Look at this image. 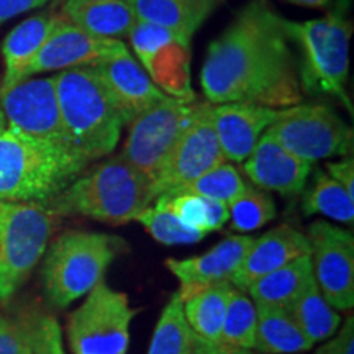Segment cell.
<instances>
[{
	"instance_id": "obj_1",
	"label": "cell",
	"mask_w": 354,
	"mask_h": 354,
	"mask_svg": "<svg viewBox=\"0 0 354 354\" xmlns=\"http://www.w3.org/2000/svg\"><path fill=\"white\" fill-rule=\"evenodd\" d=\"M202 91L210 104L299 105V68L284 19L269 0H250L228 28L210 43L201 71Z\"/></svg>"
},
{
	"instance_id": "obj_2",
	"label": "cell",
	"mask_w": 354,
	"mask_h": 354,
	"mask_svg": "<svg viewBox=\"0 0 354 354\" xmlns=\"http://www.w3.org/2000/svg\"><path fill=\"white\" fill-rule=\"evenodd\" d=\"M88 165L69 146L0 128V202L46 203Z\"/></svg>"
},
{
	"instance_id": "obj_3",
	"label": "cell",
	"mask_w": 354,
	"mask_h": 354,
	"mask_svg": "<svg viewBox=\"0 0 354 354\" xmlns=\"http://www.w3.org/2000/svg\"><path fill=\"white\" fill-rule=\"evenodd\" d=\"M153 180L133 167L120 154L79 176L46 202L59 216H86L109 225H125L154 201Z\"/></svg>"
},
{
	"instance_id": "obj_4",
	"label": "cell",
	"mask_w": 354,
	"mask_h": 354,
	"mask_svg": "<svg viewBox=\"0 0 354 354\" xmlns=\"http://www.w3.org/2000/svg\"><path fill=\"white\" fill-rule=\"evenodd\" d=\"M55 79L69 148L87 162L112 154L125 125L95 66L64 69Z\"/></svg>"
},
{
	"instance_id": "obj_5",
	"label": "cell",
	"mask_w": 354,
	"mask_h": 354,
	"mask_svg": "<svg viewBox=\"0 0 354 354\" xmlns=\"http://www.w3.org/2000/svg\"><path fill=\"white\" fill-rule=\"evenodd\" d=\"M284 28L290 43L297 44L300 50V91L310 95L336 97L353 112L346 94L351 21L344 19L342 12H336L305 21L284 19Z\"/></svg>"
},
{
	"instance_id": "obj_6",
	"label": "cell",
	"mask_w": 354,
	"mask_h": 354,
	"mask_svg": "<svg viewBox=\"0 0 354 354\" xmlns=\"http://www.w3.org/2000/svg\"><path fill=\"white\" fill-rule=\"evenodd\" d=\"M117 256L112 236L69 230L48 248L41 269L44 294L56 308H66L104 281Z\"/></svg>"
},
{
	"instance_id": "obj_7",
	"label": "cell",
	"mask_w": 354,
	"mask_h": 354,
	"mask_svg": "<svg viewBox=\"0 0 354 354\" xmlns=\"http://www.w3.org/2000/svg\"><path fill=\"white\" fill-rule=\"evenodd\" d=\"M56 215L39 202H0V302H8L46 253Z\"/></svg>"
},
{
	"instance_id": "obj_8",
	"label": "cell",
	"mask_w": 354,
	"mask_h": 354,
	"mask_svg": "<svg viewBox=\"0 0 354 354\" xmlns=\"http://www.w3.org/2000/svg\"><path fill=\"white\" fill-rule=\"evenodd\" d=\"M136 315L125 292L97 284L68 318L73 354H127L130 325Z\"/></svg>"
},
{
	"instance_id": "obj_9",
	"label": "cell",
	"mask_w": 354,
	"mask_h": 354,
	"mask_svg": "<svg viewBox=\"0 0 354 354\" xmlns=\"http://www.w3.org/2000/svg\"><path fill=\"white\" fill-rule=\"evenodd\" d=\"M287 151L315 162L318 159L348 156L353 151V130L328 105H294L266 130Z\"/></svg>"
},
{
	"instance_id": "obj_10",
	"label": "cell",
	"mask_w": 354,
	"mask_h": 354,
	"mask_svg": "<svg viewBox=\"0 0 354 354\" xmlns=\"http://www.w3.org/2000/svg\"><path fill=\"white\" fill-rule=\"evenodd\" d=\"M202 104L197 99L167 95L128 125L130 130L120 156L153 180Z\"/></svg>"
},
{
	"instance_id": "obj_11",
	"label": "cell",
	"mask_w": 354,
	"mask_h": 354,
	"mask_svg": "<svg viewBox=\"0 0 354 354\" xmlns=\"http://www.w3.org/2000/svg\"><path fill=\"white\" fill-rule=\"evenodd\" d=\"M210 107V102H203L153 177L156 198L165 194L180 192L205 172L227 162L214 130Z\"/></svg>"
},
{
	"instance_id": "obj_12",
	"label": "cell",
	"mask_w": 354,
	"mask_h": 354,
	"mask_svg": "<svg viewBox=\"0 0 354 354\" xmlns=\"http://www.w3.org/2000/svg\"><path fill=\"white\" fill-rule=\"evenodd\" d=\"M312 271L318 289L335 310L354 305V238L348 230L317 220L308 227Z\"/></svg>"
},
{
	"instance_id": "obj_13",
	"label": "cell",
	"mask_w": 354,
	"mask_h": 354,
	"mask_svg": "<svg viewBox=\"0 0 354 354\" xmlns=\"http://www.w3.org/2000/svg\"><path fill=\"white\" fill-rule=\"evenodd\" d=\"M0 110L6 125L12 130L68 146L55 76L26 77L0 88Z\"/></svg>"
},
{
	"instance_id": "obj_14",
	"label": "cell",
	"mask_w": 354,
	"mask_h": 354,
	"mask_svg": "<svg viewBox=\"0 0 354 354\" xmlns=\"http://www.w3.org/2000/svg\"><path fill=\"white\" fill-rule=\"evenodd\" d=\"M127 46L120 39L102 38L84 32L61 13L56 28L53 30L37 56L25 71V79L48 71L95 66L122 55Z\"/></svg>"
},
{
	"instance_id": "obj_15",
	"label": "cell",
	"mask_w": 354,
	"mask_h": 354,
	"mask_svg": "<svg viewBox=\"0 0 354 354\" xmlns=\"http://www.w3.org/2000/svg\"><path fill=\"white\" fill-rule=\"evenodd\" d=\"M282 110L245 102L212 104V123L225 161L245 162L263 136V131L281 117Z\"/></svg>"
},
{
	"instance_id": "obj_16",
	"label": "cell",
	"mask_w": 354,
	"mask_h": 354,
	"mask_svg": "<svg viewBox=\"0 0 354 354\" xmlns=\"http://www.w3.org/2000/svg\"><path fill=\"white\" fill-rule=\"evenodd\" d=\"M254 238L246 234L227 236L207 253L185 259H166V268L179 281V295L184 297L189 292L203 286L230 282L236 274L243 259L253 245Z\"/></svg>"
},
{
	"instance_id": "obj_17",
	"label": "cell",
	"mask_w": 354,
	"mask_h": 354,
	"mask_svg": "<svg viewBox=\"0 0 354 354\" xmlns=\"http://www.w3.org/2000/svg\"><path fill=\"white\" fill-rule=\"evenodd\" d=\"M95 69L122 115L123 125H130L141 113L167 97L161 88L154 86L128 50L105 63L95 64Z\"/></svg>"
},
{
	"instance_id": "obj_18",
	"label": "cell",
	"mask_w": 354,
	"mask_h": 354,
	"mask_svg": "<svg viewBox=\"0 0 354 354\" xmlns=\"http://www.w3.org/2000/svg\"><path fill=\"white\" fill-rule=\"evenodd\" d=\"M312 166V162L287 151L272 136L264 133L243 169L251 183L261 189L274 190L282 196H299L307 185Z\"/></svg>"
},
{
	"instance_id": "obj_19",
	"label": "cell",
	"mask_w": 354,
	"mask_h": 354,
	"mask_svg": "<svg viewBox=\"0 0 354 354\" xmlns=\"http://www.w3.org/2000/svg\"><path fill=\"white\" fill-rule=\"evenodd\" d=\"M308 251L307 234L290 225H279L253 240V245L232 279V286L246 292L248 286L259 277L276 271L300 256L308 254Z\"/></svg>"
},
{
	"instance_id": "obj_20",
	"label": "cell",
	"mask_w": 354,
	"mask_h": 354,
	"mask_svg": "<svg viewBox=\"0 0 354 354\" xmlns=\"http://www.w3.org/2000/svg\"><path fill=\"white\" fill-rule=\"evenodd\" d=\"M236 351L212 344L198 336L190 328L185 320L183 300L179 292L172 295L169 302L162 308L161 317L154 326V333L149 343L148 354H241Z\"/></svg>"
},
{
	"instance_id": "obj_21",
	"label": "cell",
	"mask_w": 354,
	"mask_h": 354,
	"mask_svg": "<svg viewBox=\"0 0 354 354\" xmlns=\"http://www.w3.org/2000/svg\"><path fill=\"white\" fill-rule=\"evenodd\" d=\"M61 13H37L17 25L2 44V56L6 63L2 86L10 87L25 79V71L37 56L39 48L46 41L53 30L56 28Z\"/></svg>"
},
{
	"instance_id": "obj_22",
	"label": "cell",
	"mask_w": 354,
	"mask_h": 354,
	"mask_svg": "<svg viewBox=\"0 0 354 354\" xmlns=\"http://www.w3.org/2000/svg\"><path fill=\"white\" fill-rule=\"evenodd\" d=\"M221 2L223 0H128L136 20L165 26L187 39Z\"/></svg>"
},
{
	"instance_id": "obj_23",
	"label": "cell",
	"mask_w": 354,
	"mask_h": 354,
	"mask_svg": "<svg viewBox=\"0 0 354 354\" xmlns=\"http://www.w3.org/2000/svg\"><path fill=\"white\" fill-rule=\"evenodd\" d=\"M61 13L84 32L102 38L118 39L128 37L136 24V15L128 0H64Z\"/></svg>"
},
{
	"instance_id": "obj_24",
	"label": "cell",
	"mask_w": 354,
	"mask_h": 354,
	"mask_svg": "<svg viewBox=\"0 0 354 354\" xmlns=\"http://www.w3.org/2000/svg\"><path fill=\"white\" fill-rule=\"evenodd\" d=\"M313 346L286 307L256 304L253 349L263 354H295Z\"/></svg>"
},
{
	"instance_id": "obj_25",
	"label": "cell",
	"mask_w": 354,
	"mask_h": 354,
	"mask_svg": "<svg viewBox=\"0 0 354 354\" xmlns=\"http://www.w3.org/2000/svg\"><path fill=\"white\" fill-rule=\"evenodd\" d=\"M154 86L176 99H196L190 87V39L174 38L141 64Z\"/></svg>"
},
{
	"instance_id": "obj_26",
	"label": "cell",
	"mask_w": 354,
	"mask_h": 354,
	"mask_svg": "<svg viewBox=\"0 0 354 354\" xmlns=\"http://www.w3.org/2000/svg\"><path fill=\"white\" fill-rule=\"evenodd\" d=\"M312 281V259L310 254H304L276 271L259 277L253 284L248 286L246 292L256 304L287 307L307 289Z\"/></svg>"
},
{
	"instance_id": "obj_27",
	"label": "cell",
	"mask_w": 354,
	"mask_h": 354,
	"mask_svg": "<svg viewBox=\"0 0 354 354\" xmlns=\"http://www.w3.org/2000/svg\"><path fill=\"white\" fill-rule=\"evenodd\" d=\"M232 289L230 282H220L203 286L180 297L184 317L190 328L212 344H220L225 310Z\"/></svg>"
},
{
	"instance_id": "obj_28",
	"label": "cell",
	"mask_w": 354,
	"mask_h": 354,
	"mask_svg": "<svg viewBox=\"0 0 354 354\" xmlns=\"http://www.w3.org/2000/svg\"><path fill=\"white\" fill-rule=\"evenodd\" d=\"M286 308L313 344L331 338L342 323V317L323 297L315 279Z\"/></svg>"
},
{
	"instance_id": "obj_29",
	"label": "cell",
	"mask_w": 354,
	"mask_h": 354,
	"mask_svg": "<svg viewBox=\"0 0 354 354\" xmlns=\"http://www.w3.org/2000/svg\"><path fill=\"white\" fill-rule=\"evenodd\" d=\"M156 205L171 212L187 227L201 230L207 234L223 228L230 220L227 203L190 192H172L159 196Z\"/></svg>"
},
{
	"instance_id": "obj_30",
	"label": "cell",
	"mask_w": 354,
	"mask_h": 354,
	"mask_svg": "<svg viewBox=\"0 0 354 354\" xmlns=\"http://www.w3.org/2000/svg\"><path fill=\"white\" fill-rule=\"evenodd\" d=\"M302 210L305 215H323L351 225L354 221V198L326 172L320 171L304 194Z\"/></svg>"
},
{
	"instance_id": "obj_31",
	"label": "cell",
	"mask_w": 354,
	"mask_h": 354,
	"mask_svg": "<svg viewBox=\"0 0 354 354\" xmlns=\"http://www.w3.org/2000/svg\"><path fill=\"white\" fill-rule=\"evenodd\" d=\"M256 304L243 290L230 292L221 326L220 344L236 351H250L254 346Z\"/></svg>"
},
{
	"instance_id": "obj_32",
	"label": "cell",
	"mask_w": 354,
	"mask_h": 354,
	"mask_svg": "<svg viewBox=\"0 0 354 354\" xmlns=\"http://www.w3.org/2000/svg\"><path fill=\"white\" fill-rule=\"evenodd\" d=\"M230 220L234 232H254L276 218L277 209L272 197L263 190L246 185V189L228 205Z\"/></svg>"
},
{
	"instance_id": "obj_33",
	"label": "cell",
	"mask_w": 354,
	"mask_h": 354,
	"mask_svg": "<svg viewBox=\"0 0 354 354\" xmlns=\"http://www.w3.org/2000/svg\"><path fill=\"white\" fill-rule=\"evenodd\" d=\"M136 221L143 225L146 232L151 234L154 240L167 246L194 245V243L202 241L207 236V233L187 227L171 212L156 205V203L146 207Z\"/></svg>"
},
{
	"instance_id": "obj_34",
	"label": "cell",
	"mask_w": 354,
	"mask_h": 354,
	"mask_svg": "<svg viewBox=\"0 0 354 354\" xmlns=\"http://www.w3.org/2000/svg\"><path fill=\"white\" fill-rule=\"evenodd\" d=\"M246 185L248 184L243 180L240 171L230 162H223V165L205 172L180 192L196 194V196L207 197L230 205L246 189Z\"/></svg>"
},
{
	"instance_id": "obj_35",
	"label": "cell",
	"mask_w": 354,
	"mask_h": 354,
	"mask_svg": "<svg viewBox=\"0 0 354 354\" xmlns=\"http://www.w3.org/2000/svg\"><path fill=\"white\" fill-rule=\"evenodd\" d=\"M128 38H130L133 51H135L136 56H138L140 64H145L146 61H148V57L151 56L154 51L159 50L162 44L171 41V39L174 38H185V37L172 32V30H167L165 26L136 20V24L133 25L131 32L128 33Z\"/></svg>"
},
{
	"instance_id": "obj_36",
	"label": "cell",
	"mask_w": 354,
	"mask_h": 354,
	"mask_svg": "<svg viewBox=\"0 0 354 354\" xmlns=\"http://www.w3.org/2000/svg\"><path fill=\"white\" fill-rule=\"evenodd\" d=\"M0 354H33V322H21L0 312Z\"/></svg>"
},
{
	"instance_id": "obj_37",
	"label": "cell",
	"mask_w": 354,
	"mask_h": 354,
	"mask_svg": "<svg viewBox=\"0 0 354 354\" xmlns=\"http://www.w3.org/2000/svg\"><path fill=\"white\" fill-rule=\"evenodd\" d=\"M33 354H64L59 325L53 317L33 320Z\"/></svg>"
},
{
	"instance_id": "obj_38",
	"label": "cell",
	"mask_w": 354,
	"mask_h": 354,
	"mask_svg": "<svg viewBox=\"0 0 354 354\" xmlns=\"http://www.w3.org/2000/svg\"><path fill=\"white\" fill-rule=\"evenodd\" d=\"M333 339L325 343L315 354H354V318L348 317Z\"/></svg>"
},
{
	"instance_id": "obj_39",
	"label": "cell",
	"mask_w": 354,
	"mask_h": 354,
	"mask_svg": "<svg viewBox=\"0 0 354 354\" xmlns=\"http://www.w3.org/2000/svg\"><path fill=\"white\" fill-rule=\"evenodd\" d=\"M326 174L335 179L354 198V159L351 156L338 162H328Z\"/></svg>"
},
{
	"instance_id": "obj_40",
	"label": "cell",
	"mask_w": 354,
	"mask_h": 354,
	"mask_svg": "<svg viewBox=\"0 0 354 354\" xmlns=\"http://www.w3.org/2000/svg\"><path fill=\"white\" fill-rule=\"evenodd\" d=\"M50 2H64V0H0V25L20 13L35 10Z\"/></svg>"
},
{
	"instance_id": "obj_41",
	"label": "cell",
	"mask_w": 354,
	"mask_h": 354,
	"mask_svg": "<svg viewBox=\"0 0 354 354\" xmlns=\"http://www.w3.org/2000/svg\"><path fill=\"white\" fill-rule=\"evenodd\" d=\"M287 2L294 3V6L300 7H310V8H322L328 6L330 0H287Z\"/></svg>"
},
{
	"instance_id": "obj_42",
	"label": "cell",
	"mask_w": 354,
	"mask_h": 354,
	"mask_svg": "<svg viewBox=\"0 0 354 354\" xmlns=\"http://www.w3.org/2000/svg\"><path fill=\"white\" fill-rule=\"evenodd\" d=\"M2 127H7V125H6V118H3L2 110H0V128H2Z\"/></svg>"
},
{
	"instance_id": "obj_43",
	"label": "cell",
	"mask_w": 354,
	"mask_h": 354,
	"mask_svg": "<svg viewBox=\"0 0 354 354\" xmlns=\"http://www.w3.org/2000/svg\"><path fill=\"white\" fill-rule=\"evenodd\" d=\"M77 2H99V0H77Z\"/></svg>"
},
{
	"instance_id": "obj_44",
	"label": "cell",
	"mask_w": 354,
	"mask_h": 354,
	"mask_svg": "<svg viewBox=\"0 0 354 354\" xmlns=\"http://www.w3.org/2000/svg\"><path fill=\"white\" fill-rule=\"evenodd\" d=\"M241 354H251L250 351H245V353H241Z\"/></svg>"
}]
</instances>
